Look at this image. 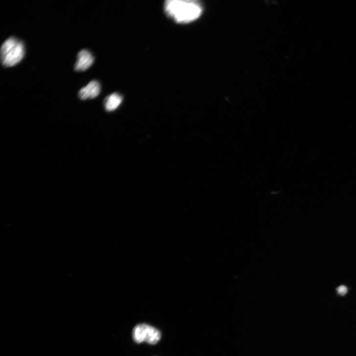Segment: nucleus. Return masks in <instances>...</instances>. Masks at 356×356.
Returning <instances> with one entry per match:
<instances>
[{
    "label": "nucleus",
    "instance_id": "nucleus-1",
    "mask_svg": "<svg viewBox=\"0 0 356 356\" xmlns=\"http://www.w3.org/2000/svg\"><path fill=\"white\" fill-rule=\"evenodd\" d=\"M167 15L179 23H188L198 19L201 15L202 7L197 1L168 0L164 4Z\"/></svg>",
    "mask_w": 356,
    "mask_h": 356
},
{
    "label": "nucleus",
    "instance_id": "nucleus-2",
    "mask_svg": "<svg viewBox=\"0 0 356 356\" xmlns=\"http://www.w3.org/2000/svg\"><path fill=\"white\" fill-rule=\"evenodd\" d=\"M23 43L11 37L3 44L1 49V60L5 67H14L20 63L24 57Z\"/></svg>",
    "mask_w": 356,
    "mask_h": 356
},
{
    "label": "nucleus",
    "instance_id": "nucleus-3",
    "mask_svg": "<svg viewBox=\"0 0 356 356\" xmlns=\"http://www.w3.org/2000/svg\"><path fill=\"white\" fill-rule=\"evenodd\" d=\"M161 332L156 328L146 324L136 325L132 331V338L136 343L147 342L155 345L160 340Z\"/></svg>",
    "mask_w": 356,
    "mask_h": 356
},
{
    "label": "nucleus",
    "instance_id": "nucleus-4",
    "mask_svg": "<svg viewBox=\"0 0 356 356\" xmlns=\"http://www.w3.org/2000/svg\"><path fill=\"white\" fill-rule=\"evenodd\" d=\"M94 62V58L91 52L82 50L77 55V60L75 65L76 71L82 72L90 68Z\"/></svg>",
    "mask_w": 356,
    "mask_h": 356
},
{
    "label": "nucleus",
    "instance_id": "nucleus-5",
    "mask_svg": "<svg viewBox=\"0 0 356 356\" xmlns=\"http://www.w3.org/2000/svg\"><path fill=\"white\" fill-rule=\"evenodd\" d=\"M101 92V85L97 80H93L79 91L78 95L82 100L93 99L98 97Z\"/></svg>",
    "mask_w": 356,
    "mask_h": 356
},
{
    "label": "nucleus",
    "instance_id": "nucleus-6",
    "mask_svg": "<svg viewBox=\"0 0 356 356\" xmlns=\"http://www.w3.org/2000/svg\"><path fill=\"white\" fill-rule=\"evenodd\" d=\"M122 96L118 93L109 96L105 100V107L107 111H112L117 109L122 102Z\"/></svg>",
    "mask_w": 356,
    "mask_h": 356
},
{
    "label": "nucleus",
    "instance_id": "nucleus-7",
    "mask_svg": "<svg viewBox=\"0 0 356 356\" xmlns=\"http://www.w3.org/2000/svg\"><path fill=\"white\" fill-rule=\"evenodd\" d=\"M336 290L339 294L342 296L345 295L348 291L347 288L344 286H341L339 287L336 289Z\"/></svg>",
    "mask_w": 356,
    "mask_h": 356
}]
</instances>
